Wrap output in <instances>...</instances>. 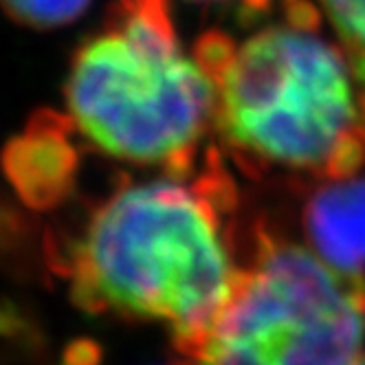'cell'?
<instances>
[{
    "label": "cell",
    "mask_w": 365,
    "mask_h": 365,
    "mask_svg": "<svg viewBox=\"0 0 365 365\" xmlns=\"http://www.w3.org/2000/svg\"><path fill=\"white\" fill-rule=\"evenodd\" d=\"M192 182H128L95 207L66 251L73 302L93 315L163 322L187 354L227 304L233 264L222 216L236 187L218 156Z\"/></svg>",
    "instance_id": "6da1fadb"
},
{
    "label": "cell",
    "mask_w": 365,
    "mask_h": 365,
    "mask_svg": "<svg viewBox=\"0 0 365 365\" xmlns=\"http://www.w3.org/2000/svg\"><path fill=\"white\" fill-rule=\"evenodd\" d=\"M286 18L245 40L207 31L194 58L214 84V128L251 176L267 170L315 178L365 165V95L341 46L319 27L315 0H284Z\"/></svg>",
    "instance_id": "7a4b0ae2"
},
{
    "label": "cell",
    "mask_w": 365,
    "mask_h": 365,
    "mask_svg": "<svg viewBox=\"0 0 365 365\" xmlns=\"http://www.w3.org/2000/svg\"><path fill=\"white\" fill-rule=\"evenodd\" d=\"M68 117L103 154L185 178L214 128V84L180 48L168 0H115L73 58Z\"/></svg>",
    "instance_id": "3957f363"
},
{
    "label": "cell",
    "mask_w": 365,
    "mask_h": 365,
    "mask_svg": "<svg viewBox=\"0 0 365 365\" xmlns=\"http://www.w3.org/2000/svg\"><path fill=\"white\" fill-rule=\"evenodd\" d=\"M365 339V279L257 229L251 264L182 354L194 365H352Z\"/></svg>",
    "instance_id": "277c9868"
},
{
    "label": "cell",
    "mask_w": 365,
    "mask_h": 365,
    "mask_svg": "<svg viewBox=\"0 0 365 365\" xmlns=\"http://www.w3.org/2000/svg\"><path fill=\"white\" fill-rule=\"evenodd\" d=\"M75 130L68 115L40 110L5 145L0 165L14 192L31 210H56L73 192L80 172Z\"/></svg>",
    "instance_id": "5b68a950"
},
{
    "label": "cell",
    "mask_w": 365,
    "mask_h": 365,
    "mask_svg": "<svg viewBox=\"0 0 365 365\" xmlns=\"http://www.w3.org/2000/svg\"><path fill=\"white\" fill-rule=\"evenodd\" d=\"M308 249L332 269L365 273V176L326 180L304 205Z\"/></svg>",
    "instance_id": "8992f818"
},
{
    "label": "cell",
    "mask_w": 365,
    "mask_h": 365,
    "mask_svg": "<svg viewBox=\"0 0 365 365\" xmlns=\"http://www.w3.org/2000/svg\"><path fill=\"white\" fill-rule=\"evenodd\" d=\"M365 95V0H319Z\"/></svg>",
    "instance_id": "52a82bcc"
},
{
    "label": "cell",
    "mask_w": 365,
    "mask_h": 365,
    "mask_svg": "<svg viewBox=\"0 0 365 365\" xmlns=\"http://www.w3.org/2000/svg\"><path fill=\"white\" fill-rule=\"evenodd\" d=\"M0 7L22 27L58 29L80 18L91 0H0Z\"/></svg>",
    "instance_id": "ba28073f"
},
{
    "label": "cell",
    "mask_w": 365,
    "mask_h": 365,
    "mask_svg": "<svg viewBox=\"0 0 365 365\" xmlns=\"http://www.w3.org/2000/svg\"><path fill=\"white\" fill-rule=\"evenodd\" d=\"M200 3H202V0H200ZM207 3H210V0H207ZM238 3H240V9H245L249 14H255V11L267 9L271 5V0H238Z\"/></svg>",
    "instance_id": "9c48e42d"
},
{
    "label": "cell",
    "mask_w": 365,
    "mask_h": 365,
    "mask_svg": "<svg viewBox=\"0 0 365 365\" xmlns=\"http://www.w3.org/2000/svg\"><path fill=\"white\" fill-rule=\"evenodd\" d=\"M352 365H365V354H359V359Z\"/></svg>",
    "instance_id": "30bf717a"
}]
</instances>
